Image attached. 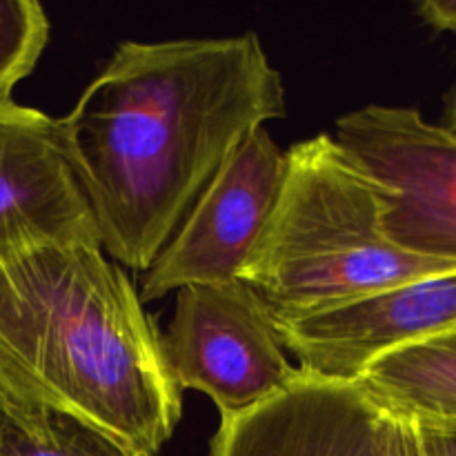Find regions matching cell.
Listing matches in <instances>:
<instances>
[{"label":"cell","mask_w":456,"mask_h":456,"mask_svg":"<svg viewBox=\"0 0 456 456\" xmlns=\"http://www.w3.org/2000/svg\"><path fill=\"white\" fill-rule=\"evenodd\" d=\"M417 428L428 456H456V423Z\"/></svg>","instance_id":"14"},{"label":"cell","mask_w":456,"mask_h":456,"mask_svg":"<svg viewBox=\"0 0 456 456\" xmlns=\"http://www.w3.org/2000/svg\"><path fill=\"white\" fill-rule=\"evenodd\" d=\"M445 127H448L452 134H456V89H454L452 101H450V107H448V120H445Z\"/></svg>","instance_id":"16"},{"label":"cell","mask_w":456,"mask_h":456,"mask_svg":"<svg viewBox=\"0 0 456 456\" xmlns=\"http://www.w3.org/2000/svg\"><path fill=\"white\" fill-rule=\"evenodd\" d=\"M96 245L61 118L0 101V254L38 245Z\"/></svg>","instance_id":"8"},{"label":"cell","mask_w":456,"mask_h":456,"mask_svg":"<svg viewBox=\"0 0 456 456\" xmlns=\"http://www.w3.org/2000/svg\"><path fill=\"white\" fill-rule=\"evenodd\" d=\"M274 321L301 372L356 383L381 356L456 328V267L330 310Z\"/></svg>","instance_id":"7"},{"label":"cell","mask_w":456,"mask_h":456,"mask_svg":"<svg viewBox=\"0 0 456 456\" xmlns=\"http://www.w3.org/2000/svg\"><path fill=\"white\" fill-rule=\"evenodd\" d=\"M285 172L288 156L267 127L249 132L142 272V305L190 285L239 281L279 203Z\"/></svg>","instance_id":"6"},{"label":"cell","mask_w":456,"mask_h":456,"mask_svg":"<svg viewBox=\"0 0 456 456\" xmlns=\"http://www.w3.org/2000/svg\"><path fill=\"white\" fill-rule=\"evenodd\" d=\"M285 156L279 203L240 274L276 319L314 314L456 267L387 239L381 185L330 134L294 142Z\"/></svg>","instance_id":"3"},{"label":"cell","mask_w":456,"mask_h":456,"mask_svg":"<svg viewBox=\"0 0 456 456\" xmlns=\"http://www.w3.org/2000/svg\"><path fill=\"white\" fill-rule=\"evenodd\" d=\"M356 386L390 417L417 426L456 423V328L381 356Z\"/></svg>","instance_id":"10"},{"label":"cell","mask_w":456,"mask_h":456,"mask_svg":"<svg viewBox=\"0 0 456 456\" xmlns=\"http://www.w3.org/2000/svg\"><path fill=\"white\" fill-rule=\"evenodd\" d=\"M285 116L254 31L125 40L61 118L101 249L147 272L249 132Z\"/></svg>","instance_id":"1"},{"label":"cell","mask_w":456,"mask_h":456,"mask_svg":"<svg viewBox=\"0 0 456 456\" xmlns=\"http://www.w3.org/2000/svg\"><path fill=\"white\" fill-rule=\"evenodd\" d=\"M381 417L356 383L301 372L272 399L221 417L209 456H377Z\"/></svg>","instance_id":"9"},{"label":"cell","mask_w":456,"mask_h":456,"mask_svg":"<svg viewBox=\"0 0 456 456\" xmlns=\"http://www.w3.org/2000/svg\"><path fill=\"white\" fill-rule=\"evenodd\" d=\"M49 18L36 0H0V101L34 71L49 40Z\"/></svg>","instance_id":"12"},{"label":"cell","mask_w":456,"mask_h":456,"mask_svg":"<svg viewBox=\"0 0 456 456\" xmlns=\"http://www.w3.org/2000/svg\"><path fill=\"white\" fill-rule=\"evenodd\" d=\"M0 412L74 417L141 456H159L176 432L183 392L159 330L96 245L0 254Z\"/></svg>","instance_id":"2"},{"label":"cell","mask_w":456,"mask_h":456,"mask_svg":"<svg viewBox=\"0 0 456 456\" xmlns=\"http://www.w3.org/2000/svg\"><path fill=\"white\" fill-rule=\"evenodd\" d=\"M0 456H141L65 414L13 421L0 412Z\"/></svg>","instance_id":"11"},{"label":"cell","mask_w":456,"mask_h":456,"mask_svg":"<svg viewBox=\"0 0 456 456\" xmlns=\"http://www.w3.org/2000/svg\"><path fill=\"white\" fill-rule=\"evenodd\" d=\"M417 12L435 29L456 34V0H426Z\"/></svg>","instance_id":"15"},{"label":"cell","mask_w":456,"mask_h":456,"mask_svg":"<svg viewBox=\"0 0 456 456\" xmlns=\"http://www.w3.org/2000/svg\"><path fill=\"white\" fill-rule=\"evenodd\" d=\"M377 456H428L417 423L383 412L379 423Z\"/></svg>","instance_id":"13"},{"label":"cell","mask_w":456,"mask_h":456,"mask_svg":"<svg viewBox=\"0 0 456 456\" xmlns=\"http://www.w3.org/2000/svg\"><path fill=\"white\" fill-rule=\"evenodd\" d=\"M160 347L178 390L209 396L221 417L272 399L301 374L289 363L272 310L240 279L178 289Z\"/></svg>","instance_id":"4"},{"label":"cell","mask_w":456,"mask_h":456,"mask_svg":"<svg viewBox=\"0 0 456 456\" xmlns=\"http://www.w3.org/2000/svg\"><path fill=\"white\" fill-rule=\"evenodd\" d=\"M332 138L381 185L387 239L456 265V134L414 107L365 105Z\"/></svg>","instance_id":"5"}]
</instances>
